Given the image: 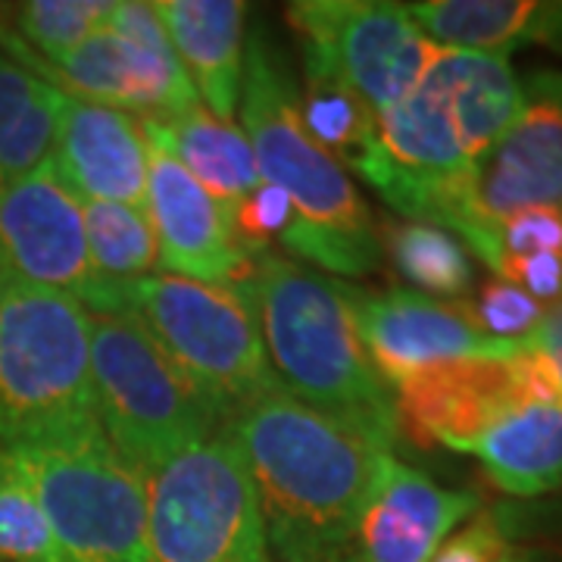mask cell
I'll use <instances>...</instances> for the list:
<instances>
[{
	"label": "cell",
	"mask_w": 562,
	"mask_h": 562,
	"mask_svg": "<svg viewBox=\"0 0 562 562\" xmlns=\"http://www.w3.org/2000/svg\"><path fill=\"white\" fill-rule=\"evenodd\" d=\"M522 79L506 57L441 47L419 85L375 120L353 166L403 220L447 228L472 166L513 125Z\"/></svg>",
	"instance_id": "1"
},
{
	"label": "cell",
	"mask_w": 562,
	"mask_h": 562,
	"mask_svg": "<svg viewBox=\"0 0 562 562\" xmlns=\"http://www.w3.org/2000/svg\"><path fill=\"white\" fill-rule=\"evenodd\" d=\"M222 435L247 465L276 562L350 550L362 506L394 453L284 391L247 403Z\"/></svg>",
	"instance_id": "2"
},
{
	"label": "cell",
	"mask_w": 562,
	"mask_h": 562,
	"mask_svg": "<svg viewBox=\"0 0 562 562\" xmlns=\"http://www.w3.org/2000/svg\"><path fill=\"white\" fill-rule=\"evenodd\" d=\"M244 284L281 391L394 450L397 403L360 341L350 284L272 250L257 254Z\"/></svg>",
	"instance_id": "3"
},
{
	"label": "cell",
	"mask_w": 562,
	"mask_h": 562,
	"mask_svg": "<svg viewBox=\"0 0 562 562\" xmlns=\"http://www.w3.org/2000/svg\"><path fill=\"white\" fill-rule=\"evenodd\" d=\"M241 132L254 147L260 179L294 206L281 247L303 262L344 279L382 269V228L341 162L303 128L301 98L288 66L266 35L244 50Z\"/></svg>",
	"instance_id": "4"
},
{
	"label": "cell",
	"mask_w": 562,
	"mask_h": 562,
	"mask_svg": "<svg viewBox=\"0 0 562 562\" xmlns=\"http://www.w3.org/2000/svg\"><path fill=\"white\" fill-rule=\"evenodd\" d=\"M101 425L91 310L69 294L0 281V447Z\"/></svg>",
	"instance_id": "5"
},
{
	"label": "cell",
	"mask_w": 562,
	"mask_h": 562,
	"mask_svg": "<svg viewBox=\"0 0 562 562\" xmlns=\"http://www.w3.org/2000/svg\"><path fill=\"white\" fill-rule=\"evenodd\" d=\"M91 379L103 431L140 475L216 438L220 406L132 313H91Z\"/></svg>",
	"instance_id": "6"
},
{
	"label": "cell",
	"mask_w": 562,
	"mask_h": 562,
	"mask_svg": "<svg viewBox=\"0 0 562 562\" xmlns=\"http://www.w3.org/2000/svg\"><path fill=\"white\" fill-rule=\"evenodd\" d=\"M25 469L66 562L147 560V479L103 425L7 447Z\"/></svg>",
	"instance_id": "7"
},
{
	"label": "cell",
	"mask_w": 562,
	"mask_h": 562,
	"mask_svg": "<svg viewBox=\"0 0 562 562\" xmlns=\"http://www.w3.org/2000/svg\"><path fill=\"white\" fill-rule=\"evenodd\" d=\"M125 310L201 384L225 422L247 403L281 391L247 284H210L154 272L132 284Z\"/></svg>",
	"instance_id": "8"
},
{
	"label": "cell",
	"mask_w": 562,
	"mask_h": 562,
	"mask_svg": "<svg viewBox=\"0 0 562 562\" xmlns=\"http://www.w3.org/2000/svg\"><path fill=\"white\" fill-rule=\"evenodd\" d=\"M144 562H276L247 465L222 431L147 475Z\"/></svg>",
	"instance_id": "9"
},
{
	"label": "cell",
	"mask_w": 562,
	"mask_h": 562,
	"mask_svg": "<svg viewBox=\"0 0 562 562\" xmlns=\"http://www.w3.org/2000/svg\"><path fill=\"white\" fill-rule=\"evenodd\" d=\"M0 50L66 98L113 106L138 120H169L203 106L154 3L144 0H120L103 32L54 60L35 57L10 29H0Z\"/></svg>",
	"instance_id": "10"
},
{
	"label": "cell",
	"mask_w": 562,
	"mask_h": 562,
	"mask_svg": "<svg viewBox=\"0 0 562 562\" xmlns=\"http://www.w3.org/2000/svg\"><path fill=\"white\" fill-rule=\"evenodd\" d=\"M288 25L301 41L303 69L344 81L375 116L403 101L441 50L406 3L387 0H301L288 7Z\"/></svg>",
	"instance_id": "11"
},
{
	"label": "cell",
	"mask_w": 562,
	"mask_h": 562,
	"mask_svg": "<svg viewBox=\"0 0 562 562\" xmlns=\"http://www.w3.org/2000/svg\"><path fill=\"white\" fill-rule=\"evenodd\" d=\"M535 401L562 403V391L531 347L506 360L447 362L394 384L401 438L462 453L509 409Z\"/></svg>",
	"instance_id": "12"
},
{
	"label": "cell",
	"mask_w": 562,
	"mask_h": 562,
	"mask_svg": "<svg viewBox=\"0 0 562 562\" xmlns=\"http://www.w3.org/2000/svg\"><path fill=\"white\" fill-rule=\"evenodd\" d=\"M525 103L513 125L472 166L447 232L562 203V69L522 79Z\"/></svg>",
	"instance_id": "13"
},
{
	"label": "cell",
	"mask_w": 562,
	"mask_h": 562,
	"mask_svg": "<svg viewBox=\"0 0 562 562\" xmlns=\"http://www.w3.org/2000/svg\"><path fill=\"white\" fill-rule=\"evenodd\" d=\"M0 281L60 291L88 310L98 297L85 210L54 162L0 191Z\"/></svg>",
	"instance_id": "14"
},
{
	"label": "cell",
	"mask_w": 562,
	"mask_h": 562,
	"mask_svg": "<svg viewBox=\"0 0 562 562\" xmlns=\"http://www.w3.org/2000/svg\"><path fill=\"white\" fill-rule=\"evenodd\" d=\"M350 306L360 341L387 387L403 379L462 360H506L525 344L494 341L482 335L462 301H435L409 288L366 291L350 284Z\"/></svg>",
	"instance_id": "15"
},
{
	"label": "cell",
	"mask_w": 562,
	"mask_h": 562,
	"mask_svg": "<svg viewBox=\"0 0 562 562\" xmlns=\"http://www.w3.org/2000/svg\"><path fill=\"white\" fill-rule=\"evenodd\" d=\"M144 213L169 276L210 284H244L250 279L257 257L235 238L232 216L181 162L154 144H147Z\"/></svg>",
	"instance_id": "16"
},
{
	"label": "cell",
	"mask_w": 562,
	"mask_h": 562,
	"mask_svg": "<svg viewBox=\"0 0 562 562\" xmlns=\"http://www.w3.org/2000/svg\"><path fill=\"white\" fill-rule=\"evenodd\" d=\"M479 509V494L441 487L391 453L357 519L350 557L357 562H431L453 528Z\"/></svg>",
	"instance_id": "17"
},
{
	"label": "cell",
	"mask_w": 562,
	"mask_h": 562,
	"mask_svg": "<svg viewBox=\"0 0 562 562\" xmlns=\"http://www.w3.org/2000/svg\"><path fill=\"white\" fill-rule=\"evenodd\" d=\"M54 172L81 203H128L144 210L147 138L140 120L63 94Z\"/></svg>",
	"instance_id": "18"
},
{
	"label": "cell",
	"mask_w": 562,
	"mask_h": 562,
	"mask_svg": "<svg viewBox=\"0 0 562 562\" xmlns=\"http://www.w3.org/2000/svg\"><path fill=\"white\" fill-rule=\"evenodd\" d=\"M154 10L203 106L216 120H235L244 85L247 3L241 0H157Z\"/></svg>",
	"instance_id": "19"
},
{
	"label": "cell",
	"mask_w": 562,
	"mask_h": 562,
	"mask_svg": "<svg viewBox=\"0 0 562 562\" xmlns=\"http://www.w3.org/2000/svg\"><path fill=\"white\" fill-rule=\"evenodd\" d=\"M406 10L438 47L509 57L531 44L562 54V0H422Z\"/></svg>",
	"instance_id": "20"
},
{
	"label": "cell",
	"mask_w": 562,
	"mask_h": 562,
	"mask_svg": "<svg viewBox=\"0 0 562 562\" xmlns=\"http://www.w3.org/2000/svg\"><path fill=\"white\" fill-rule=\"evenodd\" d=\"M140 132L147 144L181 162L228 216L262 181L247 135L235 122L216 120L206 106H194L169 120H140Z\"/></svg>",
	"instance_id": "21"
},
{
	"label": "cell",
	"mask_w": 562,
	"mask_h": 562,
	"mask_svg": "<svg viewBox=\"0 0 562 562\" xmlns=\"http://www.w3.org/2000/svg\"><path fill=\"white\" fill-rule=\"evenodd\" d=\"M506 494L538 497L562 487V403H522L469 443Z\"/></svg>",
	"instance_id": "22"
},
{
	"label": "cell",
	"mask_w": 562,
	"mask_h": 562,
	"mask_svg": "<svg viewBox=\"0 0 562 562\" xmlns=\"http://www.w3.org/2000/svg\"><path fill=\"white\" fill-rule=\"evenodd\" d=\"M63 94L0 50V191L54 162Z\"/></svg>",
	"instance_id": "23"
},
{
	"label": "cell",
	"mask_w": 562,
	"mask_h": 562,
	"mask_svg": "<svg viewBox=\"0 0 562 562\" xmlns=\"http://www.w3.org/2000/svg\"><path fill=\"white\" fill-rule=\"evenodd\" d=\"M88 254L98 279L91 313H122L128 291L160 269V250L150 220L128 203H81Z\"/></svg>",
	"instance_id": "24"
},
{
	"label": "cell",
	"mask_w": 562,
	"mask_h": 562,
	"mask_svg": "<svg viewBox=\"0 0 562 562\" xmlns=\"http://www.w3.org/2000/svg\"><path fill=\"white\" fill-rule=\"evenodd\" d=\"M382 228V257L416 294L425 297H450L462 301L472 291L475 269L465 244L441 225L428 222L394 220Z\"/></svg>",
	"instance_id": "25"
},
{
	"label": "cell",
	"mask_w": 562,
	"mask_h": 562,
	"mask_svg": "<svg viewBox=\"0 0 562 562\" xmlns=\"http://www.w3.org/2000/svg\"><path fill=\"white\" fill-rule=\"evenodd\" d=\"M303 72L306 81L303 91H297L303 128L328 157H335L344 169L347 166L353 169L375 140L379 116L366 106L357 91H350L335 76L319 69H303Z\"/></svg>",
	"instance_id": "26"
},
{
	"label": "cell",
	"mask_w": 562,
	"mask_h": 562,
	"mask_svg": "<svg viewBox=\"0 0 562 562\" xmlns=\"http://www.w3.org/2000/svg\"><path fill=\"white\" fill-rule=\"evenodd\" d=\"M0 562H66L20 460L0 447Z\"/></svg>",
	"instance_id": "27"
},
{
	"label": "cell",
	"mask_w": 562,
	"mask_h": 562,
	"mask_svg": "<svg viewBox=\"0 0 562 562\" xmlns=\"http://www.w3.org/2000/svg\"><path fill=\"white\" fill-rule=\"evenodd\" d=\"M460 241L503 276L509 266L535 257H562V203L557 206H535L513 213L506 220L484 222L475 228H465Z\"/></svg>",
	"instance_id": "28"
},
{
	"label": "cell",
	"mask_w": 562,
	"mask_h": 562,
	"mask_svg": "<svg viewBox=\"0 0 562 562\" xmlns=\"http://www.w3.org/2000/svg\"><path fill=\"white\" fill-rule=\"evenodd\" d=\"M120 0H29L13 13V35L44 60H54L103 32Z\"/></svg>",
	"instance_id": "29"
},
{
	"label": "cell",
	"mask_w": 562,
	"mask_h": 562,
	"mask_svg": "<svg viewBox=\"0 0 562 562\" xmlns=\"http://www.w3.org/2000/svg\"><path fill=\"white\" fill-rule=\"evenodd\" d=\"M462 306L482 335L506 344L528 341L535 335V328L541 325L543 313H547L543 303L535 301L531 294H525L522 288H516L513 281L503 279L484 281L475 291V297L462 301Z\"/></svg>",
	"instance_id": "30"
},
{
	"label": "cell",
	"mask_w": 562,
	"mask_h": 562,
	"mask_svg": "<svg viewBox=\"0 0 562 562\" xmlns=\"http://www.w3.org/2000/svg\"><path fill=\"white\" fill-rule=\"evenodd\" d=\"M294 222V206L291 201L281 194L279 188L260 181L247 198H244L235 210H232V228H235V238L257 257L266 254L269 244H281L284 232L291 228Z\"/></svg>",
	"instance_id": "31"
},
{
	"label": "cell",
	"mask_w": 562,
	"mask_h": 562,
	"mask_svg": "<svg viewBox=\"0 0 562 562\" xmlns=\"http://www.w3.org/2000/svg\"><path fill=\"white\" fill-rule=\"evenodd\" d=\"M509 553H513V543L501 516L479 509L438 547L431 562H503Z\"/></svg>",
	"instance_id": "32"
},
{
	"label": "cell",
	"mask_w": 562,
	"mask_h": 562,
	"mask_svg": "<svg viewBox=\"0 0 562 562\" xmlns=\"http://www.w3.org/2000/svg\"><path fill=\"white\" fill-rule=\"evenodd\" d=\"M525 347H531L547 362V369L553 372L562 391V297L553 306H547L541 325L535 328V335L525 341Z\"/></svg>",
	"instance_id": "33"
},
{
	"label": "cell",
	"mask_w": 562,
	"mask_h": 562,
	"mask_svg": "<svg viewBox=\"0 0 562 562\" xmlns=\"http://www.w3.org/2000/svg\"><path fill=\"white\" fill-rule=\"evenodd\" d=\"M313 562H357L350 557V550H344V553H335V557H325V560H313Z\"/></svg>",
	"instance_id": "34"
}]
</instances>
